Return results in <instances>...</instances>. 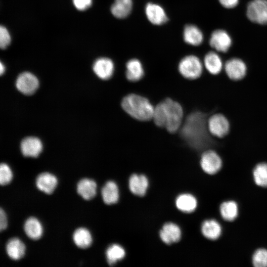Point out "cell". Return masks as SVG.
I'll list each match as a JSON object with an SVG mask.
<instances>
[{
    "mask_svg": "<svg viewBox=\"0 0 267 267\" xmlns=\"http://www.w3.org/2000/svg\"><path fill=\"white\" fill-rule=\"evenodd\" d=\"M206 116L200 112L191 113L180 130L182 138L195 148H203L209 143Z\"/></svg>",
    "mask_w": 267,
    "mask_h": 267,
    "instance_id": "1",
    "label": "cell"
},
{
    "mask_svg": "<svg viewBox=\"0 0 267 267\" xmlns=\"http://www.w3.org/2000/svg\"><path fill=\"white\" fill-rule=\"evenodd\" d=\"M121 106L130 116L139 121L152 119L154 107L145 97L136 94H130L123 98Z\"/></svg>",
    "mask_w": 267,
    "mask_h": 267,
    "instance_id": "2",
    "label": "cell"
},
{
    "mask_svg": "<svg viewBox=\"0 0 267 267\" xmlns=\"http://www.w3.org/2000/svg\"><path fill=\"white\" fill-rule=\"evenodd\" d=\"M164 109L165 127L171 133H176L180 127L183 118V109L177 101L168 98L162 101Z\"/></svg>",
    "mask_w": 267,
    "mask_h": 267,
    "instance_id": "3",
    "label": "cell"
},
{
    "mask_svg": "<svg viewBox=\"0 0 267 267\" xmlns=\"http://www.w3.org/2000/svg\"><path fill=\"white\" fill-rule=\"evenodd\" d=\"M178 71L185 78L194 80L200 77L203 65L198 57L189 55L183 57L178 64Z\"/></svg>",
    "mask_w": 267,
    "mask_h": 267,
    "instance_id": "4",
    "label": "cell"
},
{
    "mask_svg": "<svg viewBox=\"0 0 267 267\" xmlns=\"http://www.w3.org/2000/svg\"><path fill=\"white\" fill-rule=\"evenodd\" d=\"M248 18L252 22L267 24V0H253L248 4L246 11Z\"/></svg>",
    "mask_w": 267,
    "mask_h": 267,
    "instance_id": "5",
    "label": "cell"
},
{
    "mask_svg": "<svg viewBox=\"0 0 267 267\" xmlns=\"http://www.w3.org/2000/svg\"><path fill=\"white\" fill-rule=\"evenodd\" d=\"M207 127L209 132L219 138L225 136L230 129L228 120L220 113L213 115L209 118L207 121Z\"/></svg>",
    "mask_w": 267,
    "mask_h": 267,
    "instance_id": "6",
    "label": "cell"
},
{
    "mask_svg": "<svg viewBox=\"0 0 267 267\" xmlns=\"http://www.w3.org/2000/svg\"><path fill=\"white\" fill-rule=\"evenodd\" d=\"M222 160L220 155L214 150H207L201 156L200 166L203 171L208 175H215L222 167Z\"/></svg>",
    "mask_w": 267,
    "mask_h": 267,
    "instance_id": "7",
    "label": "cell"
},
{
    "mask_svg": "<svg viewBox=\"0 0 267 267\" xmlns=\"http://www.w3.org/2000/svg\"><path fill=\"white\" fill-rule=\"evenodd\" d=\"M39 81L33 74L25 72L20 74L16 82L17 89L22 93L26 95L33 94L39 87Z\"/></svg>",
    "mask_w": 267,
    "mask_h": 267,
    "instance_id": "8",
    "label": "cell"
},
{
    "mask_svg": "<svg viewBox=\"0 0 267 267\" xmlns=\"http://www.w3.org/2000/svg\"><path fill=\"white\" fill-rule=\"evenodd\" d=\"M224 70L228 77L233 81L242 80L247 73L245 63L237 58L228 60L224 64Z\"/></svg>",
    "mask_w": 267,
    "mask_h": 267,
    "instance_id": "9",
    "label": "cell"
},
{
    "mask_svg": "<svg viewBox=\"0 0 267 267\" xmlns=\"http://www.w3.org/2000/svg\"><path fill=\"white\" fill-rule=\"evenodd\" d=\"M209 44L217 51L226 52L231 45L232 40L225 31L218 29L212 33Z\"/></svg>",
    "mask_w": 267,
    "mask_h": 267,
    "instance_id": "10",
    "label": "cell"
},
{
    "mask_svg": "<svg viewBox=\"0 0 267 267\" xmlns=\"http://www.w3.org/2000/svg\"><path fill=\"white\" fill-rule=\"evenodd\" d=\"M145 12L148 20L154 25H161L168 21L164 9L159 4L148 3L146 5Z\"/></svg>",
    "mask_w": 267,
    "mask_h": 267,
    "instance_id": "11",
    "label": "cell"
},
{
    "mask_svg": "<svg viewBox=\"0 0 267 267\" xmlns=\"http://www.w3.org/2000/svg\"><path fill=\"white\" fill-rule=\"evenodd\" d=\"M93 70L97 77L101 79L108 80L113 74L114 65L110 59L107 57H100L94 62Z\"/></svg>",
    "mask_w": 267,
    "mask_h": 267,
    "instance_id": "12",
    "label": "cell"
},
{
    "mask_svg": "<svg viewBox=\"0 0 267 267\" xmlns=\"http://www.w3.org/2000/svg\"><path fill=\"white\" fill-rule=\"evenodd\" d=\"M20 147L22 153L26 157H37L43 149L41 141L38 138L32 136L23 139Z\"/></svg>",
    "mask_w": 267,
    "mask_h": 267,
    "instance_id": "13",
    "label": "cell"
},
{
    "mask_svg": "<svg viewBox=\"0 0 267 267\" xmlns=\"http://www.w3.org/2000/svg\"><path fill=\"white\" fill-rule=\"evenodd\" d=\"M57 184L56 177L49 173H41L36 179V186L38 188L47 194H50L53 192Z\"/></svg>",
    "mask_w": 267,
    "mask_h": 267,
    "instance_id": "14",
    "label": "cell"
},
{
    "mask_svg": "<svg viewBox=\"0 0 267 267\" xmlns=\"http://www.w3.org/2000/svg\"><path fill=\"white\" fill-rule=\"evenodd\" d=\"M181 230L175 223H167L160 232V237L163 242L167 244L178 242L181 238Z\"/></svg>",
    "mask_w": 267,
    "mask_h": 267,
    "instance_id": "15",
    "label": "cell"
},
{
    "mask_svg": "<svg viewBox=\"0 0 267 267\" xmlns=\"http://www.w3.org/2000/svg\"><path fill=\"white\" fill-rule=\"evenodd\" d=\"M148 185V179L144 175L134 174L129 179V188L131 191L135 195L144 196L146 193Z\"/></svg>",
    "mask_w": 267,
    "mask_h": 267,
    "instance_id": "16",
    "label": "cell"
},
{
    "mask_svg": "<svg viewBox=\"0 0 267 267\" xmlns=\"http://www.w3.org/2000/svg\"><path fill=\"white\" fill-rule=\"evenodd\" d=\"M203 235L209 240H215L221 235L222 228L220 223L214 219L205 221L202 224Z\"/></svg>",
    "mask_w": 267,
    "mask_h": 267,
    "instance_id": "17",
    "label": "cell"
},
{
    "mask_svg": "<svg viewBox=\"0 0 267 267\" xmlns=\"http://www.w3.org/2000/svg\"><path fill=\"white\" fill-rule=\"evenodd\" d=\"M183 37L184 42L191 45L198 46L203 41V35L200 29L195 25L189 24L185 26Z\"/></svg>",
    "mask_w": 267,
    "mask_h": 267,
    "instance_id": "18",
    "label": "cell"
},
{
    "mask_svg": "<svg viewBox=\"0 0 267 267\" xmlns=\"http://www.w3.org/2000/svg\"><path fill=\"white\" fill-rule=\"evenodd\" d=\"M96 188V183L93 180L83 178L78 183L77 190L78 193L84 199L89 200L95 196Z\"/></svg>",
    "mask_w": 267,
    "mask_h": 267,
    "instance_id": "19",
    "label": "cell"
},
{
    "mask_svg": "<svg viewBox=\"0 0 267 267\" xmlns=\"http://www.w3.org/2000/svg\"><path fill=\"white\" fill-rule=\"evenodd\" d=\"M143 75L144 70L140 61L136 59H132L127 62L126 75L129 81H138L143 77Z\"/></svg>",
    "mask_w": 267,
    "mask_h": 267,
    "instance_id": "20",
    "label": "cell"
},
{
    "mask_svg": "<svg viewBox=\"0 0 267 267\" xmlns=\"http://www.w3.org/2000/svg\"><path fill=\"white\" fill-rule=\"evenodd\" d=\"M6 251L9 257L14 260L21 259L25 254V246L18 238H13L7 242Z\"/></svg>",
    "mask_w": 267,
    "mask_h": 267,
    "instance_id": "21",
    "label": "cell"
},
{
    "mask_svg": "<svg viewBox=\"0 0 267 267\" xmlns=\"http://www.w3.org/2000/svg\"><path fill=\"white\" fill-rule=\"evenodd\" d=\"M204 64L207 71L212 75L219 74L223 67L220 56L214 51L207 53L204 58Z\"/></svg>",
    "mask_w": 267,
    "mask_h": 267,
    "instance_id": "22",
    "label": "cell"
},
{
    "mask_svg": "<svg viewBox=\"0 0 267 267\" xmlns=\"http://www.w3.org/2000/svg\"><path fill=\"white\" fill-rule=\"evenodd\" d=\"M132 7V0H115L111 7V12L116 18L123 19L130 14Z\"/></svg>",
    "mask_w": 267,
    "mask_h": 267,
    "instance_id": "23",
    "label": "cell"
},
{
    "mask_svg": "<svg viewBox=\"0 0 267 267\" xmlns=\"http://www.w3.org/2000/svg\"><path fill=\"white\" fill-rule=\"evenodd\" d=\"M220 213L225 221L231 222L236 219L238 215V206L233 200L224 201L220 206Z\"/></svg>",
    "mask_w": 267,
    "mask_h": 267,
    "instance_id": "24",
    "label": "cell"
},
{
    "mask_svg": "<svg viewBox=\"0 0 267 267\" xmlns=\"http://www.w3.org/2000/svg\"><path fill=\"white\" fill-rule=\"evenodd\" d=\"M101 195L104 202L107 205L117 203L119 200L118 187L114 181H109L102 188Z\"/></svg>",
    "mask_w": 267,
    "mask_h": 267,
    "instance_id": "25",
    "label": "cell"
},
{
    "mask_svg": "<svg viewBox=\"0 0 267 267\" xmlns=\"http://www.w3.org/2000/svg\"><path fill=\"white\" fill-rule=\"evenodd\" d=\"M25 233L33 240L40 239L43 234V227L39 221L34 217L28 219L24 224Z\"/></svg>",
    "mask_w": 267,
    "mask_h": 267,
    "instance_id": "26",
    "label": "cell"
},
{
    "mask_svg": "<svg viewBox=\"0 0 267 267\" xmlns=\"http://www.w3.org/2000/svg\"><path fill=\"white\" fill-rule=\"evenodd\" d=\"M176 205L179 210L185 213H191L196 209L197 201L193 195L183 194L177 198Z\"/></svg>",
    "mask_w": 267,
    "mask_h": 267,
    "instance_id": "27",
    "label": "cell"
},
{
    "mask_svg": "<svg viewBox=\"0 0 267 267\" xmlns=\"http://www.w3.org/2000/svg\"><path fill=\"white\" fill-rule=\"evenodd\" d=\"M73 239L77 247L82 249L89 247L92 243V236L90 232L86 228L81 227L74 232Z\"/></svg>",
    "mask_w": 267,
    "mask_h": 267,
    "instance_id": "28",
    "label": "cell"
},
{
    "mask_svg": "<svg viewBox=\"0 0 267 267\" xmlns=\"http://www.w3.org/2000/svg\"><path fill=\"white\" fill-rule=\"evenodd\" d=\"M253 176L255 184L262 187H267V163L257 164L253 171Z\"/></svg>",
    "mask_w": 267,
    "mask_h": 267,
    "instance_id": "29",
    "label": "cell"
},
{
    "mask_svg": "<svg viewBox=\"0 0 267 267\" xmlns=\"http://www.w3.org/2000/svg\"><path fill=\"white\" fill-rule=\"evenodd\" d=\"M124 249L118 244H113L106 250V256L108 264L110 266L115 265L118 261L123 259L125 256Z\"/></svg>",
    "mask_w": 267,
    "mask_h": 267,
    "instance_id": "30",
    "label": "cell"
},
{
    "mask_svg": "<svg viewBox=\"0 0 267 267\" xmlns=\"http://www.w3.org/2000/svg\"><path fill=\"white\" fill-rule=\"evenodd\" d=\"M252 262L255 267H267V249L259 248L256 250L252 256Z\"/></svg>",
    "mask_w": 267,
    "mask_h": 267,
    "instance_id": "31",
    "label": "cell"
},
{
    "mask_svg": "<svg viewBox=\"0 0 267 267\" xmlns=\"http://www.w3.org/2000/svg\"><path fill=\"white\" fill-rule=\"evenodd\" d=\"M12 173L9 167L4 163H1L0 166V183L5 185L11 181Z\"/></svg>",
    "mask_w": 267,
    "mask_h": 267,
    "instance_id": "32",
    "label": "cell"
},
{
    "mask_svg": "<svg viewBox=\"0 0 267 267\" xmlns=\"http://www.w3.org/2000/svg\"><path fill=\"white\" fill-rule=\"evenodd\" d=\"M11 42V37L7 29L3 26L0 27V47L5 49Z\"/></svg>",
    "mask_w": 267,
    "mask_h": 267,
    "instance_id": "33",
    "label": "cell"
},
{
    "mask_svg": "<svg viewBox=\"0 0 267 267\" xmlns=\"http://www.w3.org/2000/svg\"><path fill=\"white\" fill-rule=\"evenodd\" d=\"M73 3L77 9L84 11L91 5L92 0H73Z\"/></svg>",
    "mask_w": 267,
    "mask_h": 267,
    "instance_id": "34",
    "label": "cell"
},
{
    "mask_svg": "<svg viewBox=\"0 0 267 267\" xmlns=\"http://www.w3.org/2000/svg\"><path fill=\"white\" fill-rule=\"evenodd\" d=\"M221 5L227 8H232L238 4L239 0H219Z\"/></svg>",
    "mask_w": 267,
    "mask_h": 267,
    "instance_id": "35",
    "label": "cell"
},
{
    "mask_svg": "<svg viewBox=\"0 0 267 267\" xmlns=\"http://www.w3.org/2000/svg\"><path fill=\"white\" fill-rule=\"evenodd\" d=\"M7 224V219L5 212L0 208V230L1 231L4 230Z\"/></svg>",
    "mask_w": 267,
    "mask_h": 267,
    "instance_id": "36",
    "label": "cell"
},
{
    "mask_svg": "<svg viewBox=\"0 0 267 267\" xmlns=\"http://www.w3.org/2000/svg\"><path fill=\"white\" fill-rule=\"evenodd\" d=\"M4 71H5V67H4V65L1 62L0 63V75H2L4 72Z\"/></svg>",
    "mask_w": 267,
    "mask_h": 267,
    "instance_id": "37",
    "label": "cell"
}]
</instances>
